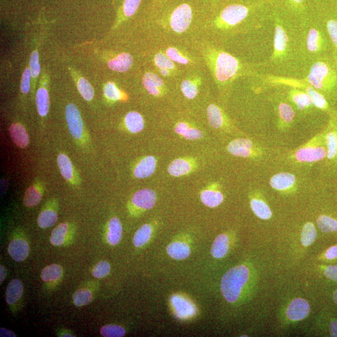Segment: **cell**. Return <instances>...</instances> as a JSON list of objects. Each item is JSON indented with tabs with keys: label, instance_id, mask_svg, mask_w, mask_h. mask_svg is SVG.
I'll return each mask as SVG.
<instances>
[{
	"label": "cell",
	"instance_id": "1",
	"mask_svg": "<svg viewBox=\"0 0 337 337\" xmlns=\"http://www.w3.org/2000/svg\"><path fill=\"white\" fill-rule=\"evenodd\" d=\"M249 277V268L244 265L231 268L223 275L220 289L226 301L234 303L238 301Z\"/></svg>",
	"mask_w": 337,
	"mask_h": 337
},
{
	"label": "cell",
	"instance_id": "2",
	"mask_svg": "<svg viewBox=\"0 0 337 337\" xmlns=\"http://www.w3.org/2000/svg\"><path fill=\"white\" fill-rule=\"evenodd\" d=\"M325 132L317 134L307 143L295 151V159L299 162L313 163L320 161L326 156Z\"/></svg>",
	"mask_w": 337,
	"mask_h": 337
},
{
	"label": "cell",
	"instance_id": "3",
	"mask_svg": "<svg viewBox=\"0 0 337 337\" xmlns=\"http://www.w3.org/2000/svg\"><path fill=\"white\" fill-rule=\"evenodd\" d=\"M65 115L68 127L74 140L79 146H86L89 143V136L84 128L80 110L76 105L70 103L66 107Z\"/></svg>",
	"mask_w": 337,
	"mask_h": 337
},
{
	"label": "cell",
	"instance_id": "4",
	"mask_svg": "<svg viewBox=\"0 0 337 337\" xmlns=\"http://www.w3.org/2000/svg\"><path fill=\"white\" fill-rule=\"evenodd\" d=\"M157 200L156 192L151 189H143L136 192L131 197L130 209L131 214L138 215L152 209Z\"/></svg>",
	"mask_w": 337,
	"mask_h": 337
},
{
	"label": "cell",
	"instance_id": "5",
	"mask_svg": "<svg viewBox=\"0 0 337 337\" xmlns=\"http://www.w3.org/2000/svg\"><path fill=\"white\" fill-rule=\"evenodd\" d=\"M170 304L173 314L179 320H191L197 315L196 305L184 295H173L171 297Z\"/></svg>",
	"mask_w": 337,
	"mask_h": 337
},
{
	"label": "cell",
	"instance_id": "6",
	"mask_svg": "<svg viewBox=\"0 0 337 337\" xmlns=\"http://www.w3.org/2000/svg\"><path fill=\"white\" fill-rule=\"evenodd\" d=\"M330 68L325 63L317 62L312 66L307 80L313 88L325 89L331 85L333 79Z\"/></svg>",
	"mask_w": 337,
	"mask_h": 337
},
{
	"label": "cell",
	"instance_id": "7",
	"mask_svg": "<svg viewBox=\"0 0 337 337\" xmlns=\"http://www.w3.org/2000/svg\"><path fill=\"white\" fill-rule=\"evenodd\" d=\"M239 69V63L235 58L226 52H221L217 57L215 65V75L218 80L224 82L236 75Z\"/></svg>",
	"mask_w": 337,
	"mask_h": 337
},
{
	"label": "cell",
	"instance_id": "8",
	"mask_svg": "<svg viewBox=\"0 0 337 337\" xmlns=\"http://www.w3.org/2000/svg\"><path fill=\"white\" fill-rule=\"evenodd\" d=\"M227 150L233 156L243 158L254 157L261 154L254 143L246 138L234 139L228 144Z\"/></svg>",
	"mask_w": 337,
	"mask_h": 337
},
{
	"label": "cell",
	"instance_id": "9",
	"mask_svg": "<svg viewBox=\"0 0 337 337\" xmlns=\"http://www.w3.org/2000/svg\"><path fill=\"white\" fill-rule=\"evenodd\" d=\"M193 18L191 7L188 5H181L174 11L171 18V27L177 33H183L190 25Z\"/></svg>",
	"mask_w": 337,
	"mask_h": 337
},
{
	"label": "cell",
	"instance_id": "10",
	"mask_svg": "<svg viewBox=\"0 0 337 337\" xmlns=\"http://www.w3.org/2000/svg\"><path fill=\"white\" fill-rule=\"evenodd\" d=\"M57 163L61 175L68 183L73 186L80 185V175L67 154L64 152H60L57 157Z\"/></svg>",
	"mask_w": 337,
	"mask_h": 337
},
{
	"label": "cell",
	"instance_id": "11",
	"mask_svg": "<svg viewBox=\"0 0 337 337\" xmlns=\"http://www.w3.org/2000/svg\"><path fill=\"white\" fill-rule=\"evenodd\" d=\"M196 168L197 162L193 158H178L170 163L167 171L173 177L179 178L193 173Z\"/></svg>",
	"mask_w": 337,
	"mask_h": 337
},
{
	"label": "cell",
	"instance_id": "12",
	"mask_svg": "<svg viewBox=\"0 0 337 337\" xmlns=\"http://www.w3.org/2000/svg\"><path fill=\"white\" fill-rule=\"evenodd\" d=\"M157 167L156 157L147 156L141 157L134 165L133 175L136 179H145L153 175Z\"/></svg>",
	"mask_w": 337,
	"mask_h": 337
},
{
	"label": "cell",
	"instance_id": "13",
	"mask_svg": "<svg viewBox=\"0 0 337 337\" xmlns=\"http://www.w3.org/2000/svg\"><path fill=\"white\" fill-rule=\"evenodd\" d=\"M44 189L45 184L44 182L40 179H35L31 186L26 189L23 197V202L26 206L33 207L39 204L43 197Z\"/></svg>",
	"mask_w": 337,
	"mask_h": 337
},
{
	"label": "cell",
	"instance_id": "14",
	"mask_svg": "<svg viewBox=\"0 0 337 337\" xmlns=\"http://www.w3.org/2000/svg\"><path fill=\"white\" fill-rule=\"evenodd\" d=\"M248 14L247 8L240 5H233L226 7L221 13V18L226 24L233 26L244 20Z\"/></svg>",
	"mask_w": 337,
	"mask_h": 337
},
{
	"label": "cell",
	"instance_id": "15",
	"mask_svg": "<svg viewBox=\"0 0 337 337\" xmlns=\"http://www.w3.org/2000/svg\"><path fill=\"white\" fill-rule=\"evenodd\" d=\"M200 198L205 206L215 208L222 204L224 197L218 189V184H212L202 191Z\"/></svg>",
	"mask_w": 337,
	"mask_h": 337
},
{
	"label": "cell",
	"instance_id": "16",
	"mask_svg": "<svg viewBox=\"0 0 337 337\" xmlns=\"http://www.w3.org/2000/svg\"><path fill=\"white\" fill-rule=\"evenodd\" d=\"M310 310V305L307 301L303 299H296L290 304L286 314L290 320L299 321L309 315Z\"/></svg>",
	"mask_w": 337,
	"mask_h": 337
},
{
	"label": "cell",
	"instance_id": "17",
	"mask_svg": "<svg viewBox=\"0 0 337 337\" xmlns=\"http://www.w3.org/2000/svg\"><path fill=\"white\" fill-rule=\"evenodd\" d=\"M296 176L289 173L276 174L270 180V186L278 191H290L296 186Z\"/></svg>",
	"mask_w": 337,
	"mask_h": 337
},
{
	"label": "cell",
	"instance_id": "18",
	"mask_svg": "<svg viewBox=\"0 0 337 337\" xmlns=\"http://www.w3.org/2000/svg\"><path fill=\"white\" fill-rule=\"evenodd\" d=\"M8 251L12 259L17 262H23L30 253V247L28 242L22 239H16L10 242Z\"/></svg>",
	"mask_w": 337,
	"mask_h": 337
},
{
	"label": "cell",
	"instance_id": "19",
	"mask_svg": "<svg viewBox=\"0 0 337 337\" xmlns=\"http://www.w3.org/2000/svg\"><path fill=\"white\" fill-rule=\"evenodd\" d=\"M56 204L57 202L53 200L49 202L46 205V207L42 210L37 220L39 228L41 229L51 228L57 222L59 217L56 208L54 207Z\"/></svg>",
	"mask_w": 337,
	"mask_h": 337
},
{
	"label": "cell",
	"instance_id": "20",
	"mask_svg": "<svg viewBox=\"0 0 337 337\" xmlns=\"http://www.w3.org/2000/svg\"><path fill=\"white\" fill-rule=\"evenodd\" d=\"M10 138L13 143L20 149H25L30 143V138L25 128L22 124H12L9 129Z\"/></svg>",
	"mask_w": 337,
	"mask_h": 337
},
{
	"label": "cell",
	"instance_id": "21",
	"mask_svg": "<svg viewBox=\"0 0 337 337\" xmlns=\"http://www.w3.org/2000/svg\"><path fill=\"white\" fill-rule=\"evenodd\" d=\"M167 253L173 259L184 260L190 255L191 247L185 242L175 241L168 245Z\"/></svg>",
	"mask_w": 337,
	"mask_h": 337
},
{
	"label": "cell",
	"instance_id": "22",
	"mask_svg": "<svg viewBox=\"0 0 337 337\" xmlns=\"http://www.w3.org/2000/svg\"><path fill=\"white\" fill-rule=\"evenodd\" d=\"M143 84L144 88L152 96H158L161 94L164 82L159 76L151 73H147L144 76Z\"/></svg>",
	"mask_w": 337,
	"mask_h": 337
},
{
	"label": "cell",
	"instance_id": "23",
	"mask_svg": "<svg viewBox=\"0 0 337 337\" xmlns=\"http://www.w3.org/2000/svg\"><path fill=\"white\" fill-rule=\"evenodd\" d=\"M122 236L123 227L120 218L117 217H112L107 225L106 236L107 242L111 246H116L120 243Z\"/></svg>",
	"mask_w": 337,
	"mask_h": 337
},
{
	"label": "cell",
	"instance_id": "24",
	"mask_svg": "<svg viewBox=\"0 0 337 337\" xmlns=\"http://www.w3.org/2000/svg\"><path fill=\"white\" fill-rule=\"evenodd\" d=\"M175 131L176 134L183 137L187 140H198L204 137V133L202 131L184 122L176 124Z\"/></svg>",
	"mask_w": 337,
	"mask_h": 337
},
{
	"label": "cell",
	"instance_id": "25",
	"mask_svg": "<svg viewBox=\"0 0 337 337\" xmlns=\"http://www.w3.org/2000/svg\"><path fill=\"white\" fill-rule=\"evenodd\" d=\"M125 125L129 132L137 134L141 132L144 128V118L136 111H131L126 115Z\"/></svg>",
	"mask_w": 337,
	"mask_h": 337
},
{
	"label": "cell",
	"instance_id": "26",
	"mask_svg": "<svg viewBox=\"0 0 337 337\" xmlns=\"http://www.w3.org/2000/svg\"><path fill=\"white\" fill-rule=\"evenodd\" d=\"M229 249V239L226 234H222L218 235L213 242L211 255L215 259H222L227 255Z\"/></svg>",
	"mask_w": 337,
	"mask_h": 337
},
{
	"label": "cell",
	"instance_id": "27",
	"mask_svg": "<svg viewBox=\"0 0 337 337\" xmlns=\"http://www.w3.org/2000/svg\"><path fill=\"white\" fill-rule=\"evenodd\" d=\"M133 59L131 54L121 53L115 59L109 61L108 67L110 70L120 73L127 72L133 65Z\"/></svg>",
	"mask_w": 337,
	"mask_h": 337
},
{
	"label": "cell",
	"instance_id": "28",
	"mask_svg": "<svg viewBox=\"0 0 337 337\" xmlns=\"http://www.w3.org/2000/svg\"><path fill=\"white\" fill-rule=\"evenodd\" d=\"M23 293V284L18 279H13L8 286L5 299L8 304L13 305L19 301Z\"/></svg>",
	"mask_w": 337,
	"mask_h": 337
},
{
	"label": "cell",
	"instance_id": "29",
	"mask_svg": "<svg viewBox=\"0 0 337 337\" xmlns=\"http://www.w3.org/2000/svg\"><path fill=\"white\" fill-rule=\"evenodd\" d=\"M153 233V226L149 223H145L136 232L133 238L134 246L140 248L148 243Z\"/></svg>",
	"mask_w": 337,
	"mask_h": 337
},
{
	"label": "cell",
	"instance_id": "30",
	"mask_svg": "<svg viewBox=\"0 0 337 337\" xmlns=\"http://www.w3.org/2000/svg\"><path fill=\"white\" fill-rule=\"evenodd\" d=\"M36 104L38 114L41 118H45L49 109V96L48 90L41 87L36 94Z\"/></svg>",
	"mask_w": 337,
	"mask_h": 337
},
{
	"label": "cell",
	"instance_id": "31",
	"mask_svg": "<svg viewBox=\"0 0 337 337\" xmlns=\"http://www.w3.org/2000/svg\"><path fill=\"white\" fill-rule=\"evenodd\" d=\"M325 144L326 157L328 159H333L337 156V130L332 126L325 131Z\"/></svg>",
	"mask_w": 337,
	"mask_h": 337
},
{
	"label": "cell",
	"instance_id": "32",
	"mask_svg": "<svg viewBox=\"0 0 337 337\" xmlns=\"http://www.w3.org/2000/svg\"><path fill=\"white\" fill-rule=\"evenodd\" d=\"M253 212L263 220L270 219L272 213L270 208L264 201L260 199H252L250 202Z\"/></svg>",
	"mask_w": 337,
	"mask_h": 337
},
{
	"label": "cell",
	"instance_id": "33",
	"mask_svg": "<svg viewBox=\"0 0 337 337\" xmlns=\"http://www.w3.org/2000/svg\"><path fill=\"white\" fill-rule=\"evenodd\" d=\"M207 115L208 121L213 128L219 129L224 125V118L222 113L216 105H209L207 107Z\"/></svg>",
	"mask_w": 337,
	"mask_h": 337
},
{
	"label": "cell",
	"instance_id": "34",
	"mask_svg": "<svg viewBox=\"0 0 337 337\" xmlns=\"http://www.w3.org/2000/svg\"><path fill=\"white\" fill-rule=\"evenodd\" d=\"M69 230L68 223H62L57 226L51 232L50 242L54 246H61L65 243L66 238Z\"/></svg>",
	"mask_w": 337,
	"mask_h": 337
},
{
	"label": "cell",
	"instance_id": "35",
	"mask_svg": "<svg viewBox=\"0 0 337 337\" xmlns=\"http://www.w3.org/2000/svg\"><path fill=\"white\" fill-rule=\"evenodd\" d=\"M288 41V36L282 26H276L274 36L275 56H278L286 51Z\"/></svg>",
	"mask_w": 337,
	"mask_h": 337
},
{
	"label": "cell",
	"instance_id": "36",
	"mask_svg": "<svg viewBox=\"0 0 337 337\" xmlns=\"http://www.w3.org/2000/svg\"><path fill=\"white\" fill-rule=\"evenodd\" d=\"M63 268L60 265L51 264L43 268L41 278L45 283L59 280L62 277Z\"/></svg>",
	"mask_w": 337,
	"mask_h": 337
},
{
	"label": "cell",
	"instance_id": "37",
	"mask_svg": "<svg viewBox=\"0 0 337 337\" xmlns=\"http://www.w3.org/2000/svg\"><path fill=\"white\" fill-rule=\"evenodd\" d=\"M73 300L76 307H83L93 302V296L89 290L81 289L73 294Z\"/></svg>",
	"mask_w": 337,
	"mask_h": 337
},
{
	"label": "cell",
	"instance_id": "38",
	"mask_svg": "<svg viewBox=\"0 0 337 337\" xmlns=\"http://www.w3.org/2000/svg\"><path fill=\"white\" fill-rule=\"evenodd\" d=\"M317 224L320 230L328 233L337 231V220L328 215H322L317 218Z\"/></svg>",
	"mask_w": 337,
	"mask_h": 337
},
{
	"label": "cell",
	"instance_id": "39",
	"mask_svg": "<svg viewBox=\"0 0 337 337\" xmlns=\"http://www.w3.org/2000/svg\"><path fill=\"white\" fill-rule=\"evenodd\" d=\"M292 99L298 108L302 110L308 108L313 104L309 94L302 91H292Z\"/></svg>",
	"mask_w": 337,
	"mask_h": 337
},
{
	"label": "cell",
	"instance_id": "40",
	"mask_svg": "<svg viewBox=\"0 0 337 337\" xmlns=\"http://www.w3.org/2000/svg\"><path fill=\"white\" fill-rule=\"evenodd\" d=\"M317 238V231L314 225L312 222H307L303 228L301 241L305 246H309L315 241Z\"/></svg>",
	"mask_w": 337,
	"mask_h": 337
},
{
	"label": "cell",
	"instance_id": "41",
	"mask_svg": "<svg viewBox=\"0 0 337 337\" xmlns=\"http://www.w3.org/2000/svg\"><path fill=\"white\" fill-rule=\"evenodd\" d=\"M78 91L87 101H91L94 96V90L93 86L89 83L85 78H81L79 79L77 83Z\"/></svg>",
	"mask_w": 337,
	"mask_h": 337
},
{
	"label": "cell",
	"instance_id": "42",
	"mask_svg": "<svg viewBox=\"0 0 337 337\" xmlns=\"http://www.w3.org/2000/svg\"><path fill=\"white\" fill-rule=\"evenodd\" d=\"M306 93L309 94L312 100V104L318 108L325 110L328 108V104L326 99L322 94L318 93L312 87H307Z\"/></svg>",
	"mask_w": 337,
	"mask_h": 337
},
{
	"label": "cell",
	"instance_id": "43",
	"mask_svg": "<svg viewBox=\"0 0 337 337\" xmlns=\"http://www.w3.org/2000/svg\"><path fill=\"white\" fill-rule=\"evenodd\" d=\"M279 116L284 125H288L293 121L296 113L292 107L289 104L285 103H280L278 107Z\"/></svg>",
	"mask_w": 337,
	"mask_h": 337
},
{
	"label": "cell",
	"instance_id": "44",
	"mask_svg": "<svg viewBox=\"0 0 337 337\" xmlns=\"http://www.w3.org/2000/svg\"><path fill=\"white\" fill-rule=\"evenodd\" d=\"M100 333L105 337H122L126 334L123 326L117 325H107L102 326Z\"/></svg>",
	"mask_w": 337,
	"mask_h": 337
},
{
	"label": "cell",
	"instance_id": "45",
	"mask_svg": "<svg viewBox=\"0 0 337 337\" xmlns=\"http://www.w3.org/2000/svg\"><path fill=\"white\" fill-rule=\"evenodd\" d=\"M307 48L310 52H315L319 49L320 45V36L315 29H311L307 36Z\"/></svg>",
	"mask_w": 337,
	"mask_h": 337
},
{
	"label": "cell",
	"instance_id": "46",
	"mask_svg": "<svg viewBox=\"0 0 337 337\" xmlns=\"http://www.w3.org/2000/svg\"><path fill=\"white\" fill-rule=\"evenodd\" d=\"M110 265L106 260H102L97 263L93 270V275L96 278H102L109 275Z\"/></svg>",
	"mask_w": 337,
	"mask_h": 337
},
{
	"label": "cell",
	"instance_id": "47",
	"mask_svg": "<svg viewBox=\"0 0 337 337\" xmlns=\"http://www.w3.org/2000/svg\"><path fill=\"white\" fill-rule=\"evenodd\" d=\"M181 90L184 96L189 99H194L198 93L196 84L191 81L184 80L181 84Z\"/></svg>",
	"mask_w": 337,
	"mask_h": 337
},
{
	"label": "cell",
	"instance_id": "48",
	"mask_svg": "<svg viewBox=\"0 0 337 337\" xmlns=\"http://www.w3.org/2000/svg\"><path fill=\"white\" fill-rule=\"evenodd\" d=\"M104 94L105 97L110 101H118L122 97L119 89L113 83H108L106 84L104 88Z\"/></svg>",
	"mask_w": 337,
	"mask_h": 337
},
{
	"label": "cell",
	"instance_id": "49",
	"mask_svg": "<svg viewBox=\"0 0 337 337\" xmlns=\"http://www.w3.org/2000/svg\"><path fill=\"white\" fill-rule=\"evenodd\" d=\"M154 62L159 69L173 70L175 68L172 60L162 53H158L155 56Z\"/></svg>",
	"mask_w": 337,
	"mask_h": 337
},
{
	"label": "cell",
	"instance_id": "50",
	"mask_svg": "<svg viewBox=\"0 0 337 337\" xmlns=\"http://www.w3.org/2000/svg\"><path fill=\"white\" fill-rule=\"evenodd\" d=\"M30 67L31 76L33 78L38 77L40 73V65L39 62L38 52L37 51H34L31 54Z\"/></svg>",
	"mask_w": 337,
	"mask_h": 337
},
{
	"label": "cell",
	"instance_id": "51",
	"mask_svg": "<svg viewBox=\"0 0 337 337\" xmlns=\"http://www.w3.org/2000/svg\"><path fill=\"white\" fill-rule=\"evenodd\" d=\"M141 0H125L124 4V13L126 17L133 16L138 10Z\"/></svg>",
	"mask_w": 337,
	"mask_h": 337
},
{
	"label": "cell",
	"instance_id": "52",
	"mask_svg": "<svg viewBox=\"0 0 337 337\" xmlns=\"http://www.w3.org/2000/svg\"><path fill=\"white\" fill-rule=\"evenodd\" d=\"M167 56L173 62L181 63V64H188L189 61L185 57L182 56L180 52L175 48H170L166 51Z\"/></svg>",
	"mask_w": 337,
	"mask_h": 337
},
{
	"label": "cell",
	"instance_id": "53",
	"mask_svg": "<svg viewBox=\"0 0 337 337\" xmlns=\"http://www.w3.org/2000/svg\"><path fill=\"white\" fill-rule=\"evenodd\" d=\"M31 76L30 69L26 68L24 73H23L22 83H21V91L23 94H28L30 91Z\"/></svg>",
	"mask_w": 337,
	"mask_h": 337
},
{
	"label": "cell",
	"instance_id": "54",
	"mask_svg": "<svg viewBox=\"0 0 337 337\" xmlns=\"http://www.w3.org/2000/svg\"><path fill=\"white\" fill-rule=\"evenodd\" d=\"M327 30L331 41L337 47V22L330 20L327 23Z\"/></svg>",
	"mask_w": 337,
	"mask_h": 337
},
{
	"label": "cell",
	"instance_id": "55",
	"mask_svg": "<svg viewBox=\"0 0 337 337\" xmlns=\"http://www.w3.org/2000/svg\"><path fill=\"white\" fill-rule=\"evenodd\" d=\"M324 274L331 280L337 281V266L330 265L325 268Z\"/></svg>",
	"mask_w": 337,
	"mask_h": 337
},
{
	"label": "cell",
	"instance_id": "56",
	"mask_svg": "<svg viewBox=\"0 0 337 337\" xmlns=\"http://www.w3.org/2000/svg\"><path fill=\"white\" fill-rule=\"evenodd\" d=\"M325 256L329 260L336 259L337 258V246H333L327 250Z\"/></svg>",
	"mask_w": 337,
	"mask_h": 337
},
{
	"label": "cell",
	"instance_id": "57",
	"mask_svg": "<svg viewBox=\"0 0 337 337\" xmlns=\"http://www.w3.org/2000/svg\"><path fill=\"white\" fill-rule=\"evenodd\" d=\"M330 333L331 336L337 337V320L333 321L330 323Z\"/></svg>",
	"mask_w": 337,
	"mask_h": 337
},
{
	"label": "cell",
	"instance_id": "58",
	"mask_svg": "<svg viewBox=\"0 0 337 337\" xmlns=\"http://www.w3.org/2000/svg\"><path fill=\"white\" fill-rule=\"evenodd\" d=\"M7 269L4 265H0V283H3L7 277Z\"/></svg>",
	"mask_w": 337,
	"mask_h": 337
},
{
	"label": "cell",
	"instance_id": "59",
	"mask_svg": "<svg viewBox=\"0 0 337 337\" xmlns=\"http://www.w3.org/2000/svg\"><path fill=\"white\" fill-rule=\"evenodd\" d=\"M0 334H1V336H16L15 334L13 331L4 328H1Z\"/></svg>",
	"mask_w": 337,
	"mask_h": 337
},
{
	"label": "cell",
	"instance_id": "60",
	"mask_svg": "<svg viewBox=\"0 0 337 337\" xmlns=\"http://www.w3.org/2000/svg\"><path fill=\"white\" fill-rule=\"evenodd\" d=\"M8 186H9V182L6 179H2L1 181V193L2 195L5 194L6 193L8 189Z\"/></svg>",
	"mask_w": 337,
	"mask_h": 337
},
{
	"label": "cell",
	"instance_id": "61",
	"mask_svg": "<svg viewBox=\"0 0 337 337\" xmlns=\"http://www.w3.org/2000/svg\"><path fill=\"white\" fill-rule=\"evenodd\" d=\"M160 73L162 74L163 76H167L168 75V70L166 69H160Z\"/></svg>",
	"mask_w": 337,
	"mask_h": 337
},
{
	"label": "cell",
	"instance_id": "62",
	"mask_svg": "<svg viewBox=\"0 0 337 337\" xmlns=\"http://www.w3.org/2000/svg\"><path fill=\"white\" fill-rule=\"evenodd\" d=\"M333 300L335 304L337 305V291L335 292V293L333 294Z\"/></svg>",
	"mask_w": 337,
	"mask_h": 337
},
{
	"label": "cell",
	"instance_id": "63",
	"mask_svg": "<svg viewBox=\"0 0 337 337\" xmlns=\"http://www.w3.org/2000/svg\"><path fill=\"white\" fill-rule=\"evenodd\" d=\"M292 1H294L296 3H301L303 0H292Z\"/></svg>",
	"mask_w": 337,
	"mask_h": 337
}]
</instances>
